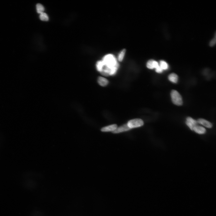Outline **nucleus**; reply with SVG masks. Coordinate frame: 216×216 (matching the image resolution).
Segmentation results:
<instances>
[{"label":"nucleus","mask_w":216,"mask_h":216,"mask_svg":"<svg viewBox=\"0 0 216 216\" xmlns=\"http://www.w3.org/2000/svg\"><path fill=\"white\" fill-rule=\"evenodd\" d=\"M159 65L163 70H166L168 68V63L164 60L161 61Z\"/></svg>","instance_id":"nucleus-13"},{"label":"nucleus","mask_w":216,"mask_h":216,"mask_svg":"<svg viewBox=\"0 0 216 216\" xmlns=\"http://www.w3.org/2000/svg\"><path fill=\"white\" fill-rule=\"evenodd\" d=\"M197 121L198 123L205 126L207 128H211L212 127V125L211 122L204 119H199Z\"/></svg>","instance_id":"nucleus-8"},{"label":"nucleus","mask_w":216,"mask_h":216,"mask_svg":"<svg viewBox=\"0 0 216 216\" xmlns=\"http://www.w3.org/2000/svg\"><path fill=\"white\" fill-rule=\"evenodd\" d=\"M104 64L102 61H98L97 62L96 67L97 70L99 72H101L103 70V68L104 67Z\"/></svg>","instance_id":"nucleus-12"},{"label":"nucleus","mask_w":216,"mask_h":216,"mask_svg":"<svg viewBox=\"0 0 216 216\" xmlns=\"http://www.w3.org/2000/svg\"><path fill=\"white\" fill-rule=\"evenodd\" d=\"M126 50L125 49H123L120 52L119 54L118 57V60L120 62H121L123 60L124 57L125 53Z\"/></svg>","instance_id":"nucleus-16"},{"label":"nucleus","mask_w":216,"mask_h":216,"mask_svg":"<svg viewBox=\"0 0 216 216\" xmlns=\"http://www.w3.org/2000/svg\"><path fill=\"white\" fill-rule=\"evenodd\" d=\"M186 123L190 129L193 130L194 127L197 125L198 122L197 121L193 119L191 117H189L186 119Z\"/></svg>","instance_id":"nucleus-4"},{"label":"nucleus","mask_w":216,"mask_h":216,"mask_svg":"<svg viewBox=\"0 0 216 216\" xmlns=\"http://www.w3.org/2000/svg\"><path fill=\"white\" fill-rule=\"evenodd\" d=\"M159 65V63L157 61L153 59L148 61L147 64V67L150 69H156Z\"/></svg>","instance_id":"nucleus-6"},{"label":"nucleus","mask_w":216,"mask_h":216,"mask_svg":"<svg viewBox=\"0 0 216 216\" xmlns=\"http://www.w3.org/2000/svg\"><path fill=\"white\" fill-rule=\"evenodd\" d=\"M131 129L128 125L127 124L124 125L119 127H117L115 130L112 132L113 133H120L127 131L130 130Z\"/></svg>","instance_id":"nucleus-5"},{"label":"nucleus","mask_w":216,"mask_h":216,"mask_svg":"<svg viewBox=\"0 0 216 216\" xmlns=\"http://www.w3.org/2000/svg\"><path fill=\"white\" fill-rule=\"evenodd\" d=\"M156 72L157 73H160L162 72L163 70L161 68L160 66L159 65V66H158L156 69Z\"/></svg>","instance_id":"nucleus-18"},{"label":"nucleus","mask_w":216,"mask_h":216,"mask_svg":"<svg viewBox=\"0 0 216 216\" xmlns=\"http://www.w3.org/2000/svg\"><path fill=\"white\" fill-rule=\"evenodd\" d=\"M193 130L197 133L200 134H203L206 132V130L205 128L197 125L194 127Z\"/></svg>","instance_id":"nucleus-9"},{"label":"nucleus","mask_w":216,"mask_h":216,"mask_svg":"<svg viewBox=\"0 0 216 216\" xmlns=\"http://www.w3.org/2000/svg\"><path fill=\"white\" fill-rule=\"evenodd\" d=\"M40 18L41 20L43 21H47L49 20L48 17L47 15L44 12L41 14Z\"/></svg>","instance_id":"nucleus-15"},{"label":"nucleus","mask_w":216,"mask_h":216,"mask_svg":"<svg viewBox=\"0 0 216 216\" xmlns=\"http://www.w3.org/2000/svg\"><path fill=\"white\" fill-rule=\"evenodd\" d=\"M216 42V35L215 34V37L213 38L210 42V45L211 47H213L215 45Z\"/></svg>","instance_id":"nucleus-17"},{"label":"nucleus","mask_w":216,"mask_h":216,"mask_svg":"<svg viewBox=\"0 0 216 216\" xmlns=\"http://www.w3.org/2000/svg\"><path fill=\"white\" fill-rule=\"evenodd\" d=\"M117 126L116 124H113L103 128L101 131L103 132H113L117 129Z\"/></svg>","instance_id":"nucleus-7"},{"label":"nucleus","mask_w":216,"mask_h":216,"mask_svg":"<svg viewBox=\"0 0 216 216\" xmlns=\"http://www.w3.org/2000/svg\"><path fill=\"white\" fill-rule=\"evenodd\" d=\"M127 124L131 129L142 126L144 124V122L141 119H135L129 121Z\"/></svg>","instance_id":"nucleus-3"},{"label":"nucleus","mask_w":216,"mask_h":216,"mask_svg":"<svg viewBox=\"0 0 216 216\" xmlns=\"http://www.w3.org/2000/svg\"><path fill=\"white\" fill-rule=\"evenodd\" d=\"M168 79L174 83H177L178 80V76L176 74L173 73L169 75L168 77Z\"/></svg>","instance_id":"nucleus-11"},{"label":"nucleus","mask_w":216,"mask_h":216,"mask_svg":"<svg viewBox=\"0 0 216 216\" xmlns=\"http://www.w3.org/2000/svg\"><path fill=\"white\" fill-rule=\"evenodd\" d=\"M98 82L100 86H105L108 84V81L106 79L101 77H99L98 79Z\"/></svg>","instance_id":"nucleus-10"},{"label":"nucleus","mask_w":216,"mask_h":216,"mask_svg":"<svg viewBox=\"0 0 216 216\" xmlns=\"http://www.w3.org/2000/svg\"><path fill=\"white\" fill-rule=\"evenodd\" d=\"M105 67L111 69L116 66H119L117 59L113 54H108L103 57L102 60Z\"/></svg>","instance_id":"nucleus-1"},{"label":"nucleus","mask_w":216,"mask_h":216,"mask_svg":"<svg viewBox=\"0 0 216 216\" xmlns=\"http://www.w3.org/2000/svg\"><path fill=\"white\" fill-rule=\"evenodd\" d=\"M36 10L37 13L39 14H41L44 12V8L42 4L38 3L36 6Z\"/></svg>","instance_id":"nucleus-14"},{"label":"nucleus","mask_w":216,"mask_h":216,"mask_svg":"<svg viewBox=\"0 0 216 216\" xmlns=\"http://www.w3.org/2000/svg\"><path fill=\"white\" fill-rule=\"evenodd\" d=\"M171 95L172 101L174 104L177 106L182 105V98L178 92L176 90H173L171 92Z\"/></svg>","instance_id":"nucleus-2"}]
</instances>
